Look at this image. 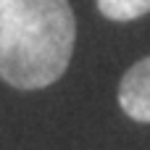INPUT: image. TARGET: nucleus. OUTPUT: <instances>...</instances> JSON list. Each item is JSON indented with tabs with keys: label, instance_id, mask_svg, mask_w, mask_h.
<instances>
[{
	"label": "nucleus",
	"instance_id": "nucleus-1",
	"mask_svg": "<svg viewBox=\"0 0 150 150\" xmlns=\"http://www.w3.org/2000/svg\"><path fill=\"white\" fill-rule=\"evenodd\" d=\"M76 40L69 0H0V76L42 90L63 76Z\"/></svg>",
	"mask_w": 150,
	"mask_h": 150
},
{
	"label": "nucleus",
	"instance_id": "nucleus-2",
	"mask_svg": "<svg viewBox=\"0 0 150 150\" xmlns=\"http://www.w3.org/2000/svg\"><path fill=\"white\" fill-rule=\"evenodd\" d=\"M119 103L127 116L150 124V55L137 61L121 79Z\"/></svg>",
	"mask_w": 150,
	"mask_h": 150
},
{
	"label": "nucleus",
	"instance_id": "nucleus-3",
	"mask_svg": "<svg viewBox=\"0 0 150 150\" xmlns=\"http://www.w3.org/2000/svg\"><path fill=\"white\" fill-rule=\"evenodd\" d=\"M98 8L113 21H132L150 11V0H98Z\"/></svg>",
	"mask_w": 150,
	"mask_h": 150
}]
</instances>
